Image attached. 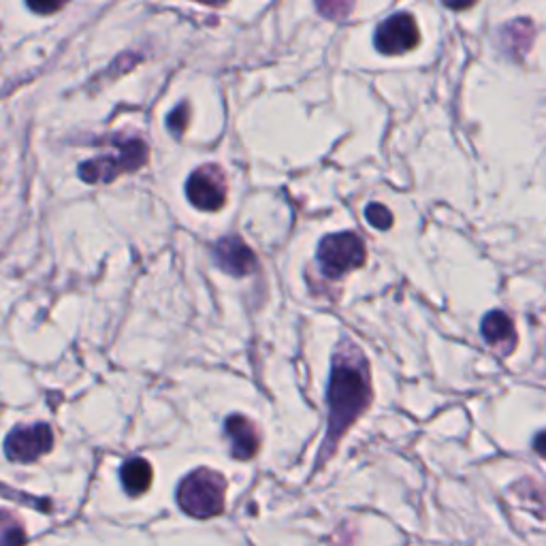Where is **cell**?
I'll list each match as a JSON object with an SVG mask.
<instances>
[{
	"instance_id": "cell-14",
	"label": "cell",
	"mask_w": 546,
	"mask_h": 546,
	"mask_svg": "<svg viewBox=\"0 0 546 546\" xmlns=\"http://www.w3.org/2000/svg\"><path fill=\"white\" fill-rule=\"evenodd\" d=\"M365 218L378 231H389L393 227V212L382 203H369L365 207Z\"/></svg>"
},
{
	"instance_id": "cell-15",
	"label": "cell",
	"mask_w": 546,
	"mask_h": 546,
	"mask_svg": "<svg viewBox=\"0 0 546 546\" xmlns=\"http://www.w3.org/2000/svg\"><path fill=\"white\" fill-rule=\"evenodd\" d=\"M26 532L24 527L9 517V521H0V546H24Z\"/></svg>"
},
{
	"instance_id": "cell-17",
	"label": "cell",
	"mask_w": 546,
	"mask_h": 546,
	"mask_svg": "<svg viewBox=\"0 0 546 546\" xmlns=\"http://www.w3.org/2000/svg\"><path fill=\"white\" fill-rule=\"evenodd\" d=\"M318 11L325 15V18H344L352 11V5L348 3H318Z\"/></svg>"
},
{
	"instance_id": "cell-2",
	"label": "cell",
	"mask_w": 546,
	"mask_h": 546,
	"mask_svg": "<svg viewBox=\"0 0 546 546\" xmlns=\"http://www.w3.org/2000/svg\"><path fill=\"white\" fill-rule=\"evenodd\" d=\"M227 480L222 474L199 468L188 474L178 489V502L186 515L195 519H212L224 510Z\"/></svg>"
},
{
	"instance_id": "cell-8",
	"label": "cell",
	"mask_w": 546,
	"mask_h": 546,
	"mask_svg": "<svg viewBox=\"0 0 546 546\" xmlns=\"http://www.w3.org/2000/svg\"><path fill=\"white\" fill-rule=\"evenodd\" d=\"M214 263L233 278H246L256 269V254L242 237H222L214 246Z\"/></svg>"
},
{
	"instance_id": "cell-7",
	"label": "cell",
	"mask_w": 546,
	"mask_h": 546,
	"mask_svg": "<svg viewBox=\"0 0 546 546\" xmlns=\"http://www.w3.org/2000/svg\"><path fill=\"white\" fill-rule=\"evenodd\" d=\"M54 446V433L50 425H28L15 427L5 440V453L11 461L18 463H32L39 457L47 455Z\"/></svg>"
},
{
	"instance_id": "cell-19",
	"label": "cell",
	"mask_w": 546,
	"mask_h": 546,
	"mask_svg": "<svg viewBox=\"0 0 546 546\" xmlns=\"http://www.w3.org/2000/svg\"><path fill=\"white\" fill-rule=\"evenodd\" d=\"M28 7L35 13H54V11L62 9V5H39V3H28Z\"/></svg>"
},
{
	"instance_id": "cell-12",
	"label": "cell",
	"mask_w": 546,
	"mask_h": 546,
	"mask_svg": "<svg viewBox=\"0 0 546 546\" xmlns=\"http://www.w3.org/2000/svg\"><path fill=\"white\" fill-rule=\"evenodd\" d=\"M152 465L141 459V457H135V459H128L124 465H122V485L126 489L128 495H141L146 493L152 485Z\"/></svg>"
},
{
	"instance_id": "cell-9",
	"label": "cell",
	"mask_w": 546,
	"mask_h": 546,
	"mask_svg": "<svg viewBox=\"0 0 546 546\" xmlns=\"http://www.w3.org/2000/svg\"><path fill=\"white\" fill-rule=\"evenodd\" d=\"M480 335H483V340L491 348H495L504 357L512 355L519 344L515 323H512V318L502 310H493L483 318V325H480Z\"/></svg>"
},
{
	"instance_id": "cell-3",
	"label": "cell",
	"mask_w": 546,
	"mask_h": 546,
	"mask_svg": "<svg viewBox=\"0 0 546 546\" xmlns=\"http://www.w3.org/2000/svg\"><path fill=\"white\" fill-rule=\"evenodd\" d=\"M316 261L327 278L340 280L346 273L361 269L367 263V250L357 233H331L320 239Z\"/></svg>"
},
{
	"instance_id": "cell-4",
	"label": "cell",
	"mask_w": 546,
	"mask_h": 546,
	"mask_svg": "<svg viewBox=\"0 0 546 546\" xmlns=\"http://www.w3.org/2000/svg\"><path fill=\"white\" fill-rule=\"evenodd\" d=\"M114 156H99L88 163L79 165V178L88 184H107L114 182L118 175L137 171L146 165L148 160V146L139 137L133 139H116Z\"/></svg>"
},
{
	"instance_id": "cell-5",
	"label": "cell",
	"mask_w": 546,
	"mask_h": 546,
	"mask_svg": "<svg viewBox=\"0 0 546 546\" xmlns=\"http://www.w3.org/2000/svg\"><path fill=\"white\" fill-rule=\"evenodd\" d=\"M421 43V30L414 15L408 11L393 13L384 20L374 35L376 50L384 56H401L412 52Z\"/></svg>"
},
{
	"instance_id": "cell-11",
	"label": "cell",
	"mask_w": 546,
	"mask_h": 546,
	"mask_svg": "<svg viewBox=\"0 0 546 546\" xmlns=\"http://www.w3.org/2000/svg\"><path fill=\"white\" fill-rule=\"evenodd\" d=\"M534 39H536V26L532 20H527V18L515 20L502 28L504 52L515 60L525 58V54L532 50Z\"/></svg>"
},
{
	"instance_id": "cell-1",
	"label": "cell",
	"mask_w": 546,
	"mask_h": 546,
	"mask_svg": "<svg viewBox=\"0 0 546 546\" xmlns=\"http://www.w3.org/2000/svg\"><path fill=\"white\" fill-rule=\"evenodd\" d=\"M327 406V438L323 442V448H320L316 470L323 468L327 459L335 453L337 444L346 436V431L372 406V372H369V361L365 359L363 350L352 340H342L333 352Z\"/></svg>"
},
{
	"instance_id": "cell-6",
	"label": "cell",
	"mask_w": 546,
	"mask_h": 546,
	"mask_svg": "<svg viewBox=\"0 0 546 546\" xmlns=\"http://www.w3.org/2000/svg\"><path fill=\"white\" fill-rule=\"evenodd\" d=\"M227 178L218 165H203L186 182L188 201L201 212H218L227 203Z\"/></svg>"
},
{
	"instance_id": "cell-16",
	"label": "cell",
	"mask_w": 546,
	"mask_h": 546,
	"mask_svg": "<svg viewBox=\"0 0 546 546\" xmlns=\"http://www.w3.org/2000/svg\"><path fill=\"white\" fill-rule=\"evenodd\" d=\"M188 118H190V105H188V103H182L180 107H175V109H173V114H171L169 120H167L169 131H171L175 137H182V135L186 133Z\"/></svg>"
},
{
	"instance_id": "cell-20",
	"label": "cell",
	"mask_w": 546,
	"mask_h": 546,
	"mask_svg": "<svg viewBox=\"0 0 546 546\" xmlns=\"http://www.w3.org/2000/svg\"><path fill=\"white\" fill-rule=\"evenodd\" d=\"M446 7H448V9H455V11H459V9H470V7H472V3H470V5H448V3H446Z\"/></svg>"
},
{
	"instance_id": "cell-13",
	"label": "cell",
	"mask_w": 546,
	"mask_h": 546,
	"mask_svg": "<svg viewBox=\"0 0 546 546\" xmlns=\"http://www.w3.org/2000/svg\"><path fill=\"white\" fill-rule=\"evenodd\" d=\"M515 491L523 500V506H529L534 502L536 504L532 508L534 515L540 519H546V491L540 485H536L534 480H523V483L515 485Z\"/></svg>"
},
{
	"instance_id": "cell-18",
	"label": "cell",
	"mask_w": 546,
	"mask_h": 546,
	"mask_svg": "<svg viewBox=\"0 0 546 546\" xmlns=\"http://www.w3.org/2000/svg\"><path fill=\"white\" fill-rule=\"evenodd\" d=\"M534 451H536L542 459H546V431H540L538 436L534 438Z\"/></svg>"
},
{
	"instance_id": "cell-10",
	"label": "cell",
	"mask_w": 546,
	"mask_h": 546,
	"mask_svg": "<svg viewBox=\"0 0 546 546\" xmlns=\"http://www.w3.org/2000/svg\"><path fill=\"white\" fill-rule=\"evenodd\" d=\"M224 431L231 440V455L237 461H248L252 459L261 448V436L256 431V425L246 419L242 414H233L224 423Z\"/></svg>"
}]
</instances>
